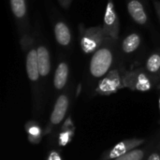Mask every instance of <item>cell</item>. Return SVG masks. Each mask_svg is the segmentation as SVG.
<instances>
[{
  "instance_id": "6da1fadb",
  "label": "cell",
  "mask_w": 160,
  "mask_h": 160,
  "mask_svg": "<svg viewBox=\"0 0 160 160\" xmlns=\"http://www.w3.org/2000/svg\"><path fill=\"white\" fill-rule=\"evenodd\" d=\"M119 39L106 37L102 45L92 54L89 62V76L98 82L114 66Z\"/></svg>"
},
{
  "instance_id": "7a4b0ae2",
  "label": "cell",
  "mask_w": 160,
  "mask_h": 160,
  "mask_svg": "<svg viewBox=\"0 0 160 160\" xmlns=\"http://www.w3.org/2000/svg\"><path fill=\"white\" fill-rule=\"evenodd\" d=\"M21 43H22V48L24 51H26L25 68H26L27 77L32 83V86L34 89V95L37 96L38 95L37 92L38 90V84L41 80L39 70H38L37 47H35L33 40L28 36L22 37L21 39Z\"/></svg>"
},
{
  "instance_id": "3957f363",
  "label": "cell",
  "mask_w": 160,
  "mask_h": 160,
  "mask_svg": "<svg viewBox=\"0 0 160 160\" xmlns=\"http://www.w3.org/2000/svg\"><path fill=\"white\" fill-rule=\"evenodd\" d=\"M128 70L121 65L112 68L101 80H99L95 88V94L100 96H110L115 94L124 86V76Z\"/></svg>"
},
{
  "instance_id": "277c9868",
  "label": "cell",
  "mask_w": 160,
  "mask_h": 160,
  "mask_svg": "<svg viewBox=\"0 0 160 160\" xmlns=\"http://www.w3.org/2000/svg\"><path fill=\"white\" fill-rule=\"evenodd\" d=\"M124 86L132 91L147 92L158 86V82L148 74L143 68H137L126 72Z\"/></svg>"
},
{
  "instance_id": "5b68a950",
  "label": "cell",
  "mask_w": 160,
  "mask_h": 160,
  "mask_svg": "<svg viewBox=\"0 0 160 160\" xmlns=\"http://www.w3.org/2000/svg\"><path fill=\"white\" fill-rule=\"evenodd\" d=\"M106 37L101 25L89 28L80 25V45L82 52L85 54H93L102 45Z\"/></svg>"
},
{
  "instance_id": "8992f818",
  "label": "cell",
  "mask_w": 160,
  "mask_h": 160,
  "mask_svg": "<svg viewBox=\"0 0 160 160\" xmlns=\"http://www.w3.org/2000/svg\"><path fill=\"white\" fill-rule=\"evenodd\" d=\"M70 104V96L69 93L64 92L58 96L56 98L53 109L50 115L49 121L46 125L44 135H51L53 133V130L63 122L65 119L67 112L68 111Z\"/></svg>"
},
{
  "instance_id": "52a82bcc",
  "label": "cell",
  "mask_w": 160,
  "mask_h": 160,
  "mask_svg": "<svg viewBox=\"0 0 160 160\" xmlns=\"http://www.w3.org/2000/svg\"><path fill=\"white\" fill-rule=\"evenodd\" d=\"M103 30L107 37L113 39H119L120 20L116 13L113 0H108L103 19Z\"/></svg>"
},
{
  "instance_id": "ba28073f",
  "label": "cell",
  "mask_w": 160,
  "mask_h": 160,
  "mask_svg": "<svg viewBox=\"0 0 160 160\" xmlns=\"http://www.w3.org/2000/svg\"><path fill=\"white\" fill-rule=\"evenodd\" d=\"M145 139H139V138H132V139H126L113 147L109 149L108 151L104 152L101 156L100 160H112L120 158L127 153L130 152L131 150L142 146L145 143Z\"/></svg>"
},
{
  "instance_id": "9c48e42d",
  "label": "cell",
  "mask_w": 160,
  "mask_h": 160,
  "mask_svg": "<svg viewBox=\"0 0 160 160\" xmlns=\"http://www.w3.org/2000/svg\"><path fill=\"white\" fill-rule=\"evenodd\" d=\"M9 6L22 38L27 36L26 32L28 28V12L26 0H9Z\"/></svg>"
},
{
  "instance_id": "30bf717a",
  "label": "cell",
  "mask_w": 160,
  "mask_h": 160,
  "mask_svg": "<svg viewBox=\"0 0 160 160\" xmlns=\"http://www.w3.org/2000/svg\"><path fill=\"white\" fill-rule=\"evenodd\" d=\"M126 4L129 16L136 23L142 26L149 23L148 12L142 0H126Z\"/></svg>"
},
{
  "instance_id": "8fae6325",
  "label": "cell",
  "mask_w": 160,
  "mask_h": 160,
  "mask_svg": "<svg viewBox=\"0 0 160 160\" xmlns=\"http://www.w3.org/2000/svg\"><path fill=\"white\" fill-rule=\"evenodd\" d=\"M37 52H38V64L40 79L42 81H45L50 76L52 70L51 54L48 48L43 44H39L38 46H37Z\"/></svg>"
},
{
  "instance_id": "7c38bea8",
  "label": "cell",
  "mask_w": 160,
  "mask_h": 160,
  "mask_svg": "<svg viewBox=\"0 0 160 160\" xmlns=\"http://www.w3.org/2000/svg\"><path fill=\"white\" fill-rule=\"evenodd\" d=\"M53 33L56 42L62 47H69L72 41V34L69 26L64 21H57L53 25Z\"/></svg>"
},
{
  "instance_id": "4fadbf2b",
  "label": "cell",
  "mask_w": 160,
  "mask_h": 160,
  "mask_svg": "<svg viewBox=\"0 0 160 160\" xmlns=\"http://www.w3.org/2000/svg\"><path fill=\"white\" fill-rule=\"evenodd\" d=\"M75 125L72 121L71 116H68L60 128V131L57 137V142L59 147H65L69 144L75 136Z\"/></svg>"
},
{
  "instance_id": "5bb4252c",
  "label": "cell",
  "mask_w": 160,
  "mask_h": 160,
  "mask_svg": "<svg viewBox=\"0 0 160 160\" xmlns=\"http://www.w3.org/2000/svg\"><path fill=\"white\" fill-rule=\"evenodd\" d=\"M69 77V66L68 62L61 61L54 71L53 76V87L56 91L61 92L67 86Z\"/></svg>"
},
{
  "instance_id": "9a60e30c",
  "label": "cell",
  "mask_w": 160,
  "mask_h": 160,
  "mask_svg": "<svg viewBox=\"0 0 160 160\" xmlns=\"http://www.w3.org/2000/svg\"><path fill=\"white\" fill-rule=\"evenodd\" d=\"M142 68L158 82V84L160 78V48L155 50L148 55Z\"/></svg>"
},
{
  "instance_id": "2e32d148",
  "label": "cell",
  "mask_w": 160,
  "mask_h": 160,
  "mask_svg": "<svg viewBox=\"0 0 160 160\" xmlns=\"http://www.w3.org/2000/svg\"><path fill=\"white\" fill-rule=\"evenodd\" d=\"M142 44V37L139 33L132 32L127 35L119 43L121 52L124 54H132L134 53Z\"/></svg>"
},
{
  "instance_id": "e0dca14e",
  "label": "cell",
  "mask_w": 160,
  "mask_h": 160,
  "mask_svg": "<svg viewBox=\"0 0 160 160\" xmlns=\"http://www.w3.org/2000/svg\"><path fill=\"white\" fill-rule=\"evenodd\" d=\"M26 134H27V139L28 142L32 144H38L40 143L43 136H44V131L42 130L41 127L39 124L34 120H30L26 122L24 126Z\"/></svg>"
},
{
  "instance_id": "ac0fdd59",
  "label": "cell",
  "mask_w": 160,
  "mask_h": 160,
  "mask_svg": "<svg viewBox=\"0 0 160 160\" xmlns=\"http://www.w3.org/2000/svg\"><path fill=\"white\" fill-rule=\"evenodd\" d=\"M153 146H154V142H151L150 144H147L145 146H142V147L140 146L138 148L131 150L126 155L112 160H145L150 151L152 150Z\"/></svg>"
},
{
  "instance_id": "d6986e66",
  "label": "cell",
  "mask_w": 160,
  "mask_h": 160,
  "mask_svg": "<svg viewBox=\"0 0 160 160\" xmlns=\"http://www.w3.org/2000/svg\"><path fill=\"white\" fill-rule=\"evenodd\" d=\"M145 160H160V142L153 146Z\"/></svg>"
},
{
  "instance_id": "ffe728a7",
  "label": "cell",
  "mask_w": 160,
  "mask_h": 160,
  "mask_svg": "<svg viewBox=\"0 0 160 160\" xmlns=\"http://www.w3.org/2000/svg\"><path fill=\"white\" fill-rule=\"evenodd\" d=\"M46 160H63V158L60 152L57 150H51L47 155Z\"/></svg>"
},
{
  "instance_id": "44dd1931",
  "label": "cell",
  "mask_w": 160,
  "mask_h": 160,
  "mask_svg": "<svg viewBox=\"0 0 160 160\" xmlns=\"http://www.w3.org/2000/svg\"><path fill=\"white\" fill-rule=\"evenodd\" d=\"M153 4H154V8H155L156 13H157V15H158V18L159 19L160 22V1L153 0Z\"/></svg>"
},
{
  "instance_id": "7402d4cb",
  "label": "cell",
  "mask_w": 160,
  "mask_h": 160,
  "mask_svg": "<svg viewBox=\"0 0 160 160\" xmlns=\"http://www.w3.org/2000/svg\"><path fill=\"white\" fill-rule=\"evenodd\" d=\"M58 2L64 8H68L70 6V3L72 2V0H58Z\"/></svg>"
},
{
  "instance_id": "603a6c76",
  "label": "cell",
  "mask_w": 160,
  "mask_h": 160,
  "mask_svg": "<svg viewBox=\"0 0 160 160\" xmlns=\"http://www.w3.org/2000/svg\"><path fill=\"white\" fill-rule=\"evenodd\" d=\"M157 87H158V88L160 90V84L159 85H158ZM158 108H159V112H160V98H159V102H158Z\"/></svg>"
},
{
  "instance_id": "cb8c5ba5",
  "label": "cell",
  "mask_w": 160,
  "mask_h": 160,
  "mask_svg": "<svg viewBox=\"0 0 160 160\" xmlns=\"http://www.w3.org/2000/svg\"><path fill=\"white\" fill-rule=\"evenodd\" d=\"M160 84V78H159V80H158V85H159Z\"/></svg>"
},
{
  "instance_id": "d4e9b609",
  "label": "cell",
  "mask_w": 160,
  "mask_h": 160,
  "mask_svg": "<svg viewBox=\"0 0 160 160\" xmlns=\"http://www.w3.org/2000/svg\"><path fill=\"white\" fill-rule=\"evenodd\" d=\"M159 124H160V120H159Z\"/></svg>"
}]
</instances>
